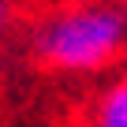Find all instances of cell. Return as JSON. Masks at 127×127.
I'll use <instances>...</instances> for the list:
<instances>
[{
	"instance_id": "7a4b0ae2",
	"label": "cell",
	"mask_w": 127,
	"mask_h": 127,
	"mask_svg": "<svg viewBox=\"0 0 127 127\" xmlns=\"http://www.w3.org/2000/svg\"><path fill=\"white\" fill-rule=\"evenodd\" d=\"M97 127H127V82H120L116 90L105 94V101L97 108Z\"/></svg>"
},
{
	"instance_id": "6da1fadb",
	"label": "cell",
	"mask_w": 127,
	"mask_h": 127,
	"mask_svg": "<svg viewBox=\"0 0 127 127\" xmlns=\"http://www.w3.org/2000/svg\"><path fill=\"white\" fill-rule=\"evenodd\" d=\"M123 34L127 26L116 11L82 8V11H67L45 23V30L37 34V52L52 67L86 71V67H101L105 60L116 56V49L123 45Z\"/></svg>"
},
{
	"instance_id": "3957f363",
	"label": "cell",
	"mask_w": 127,
	"mask_h": 127,
	"mask_svg": "<svg viewBox=\"0 0 127 127\" xmlns=\"http://www.w3.org/2000/svg\"><path fill=\"white\" fill-rule=\"evenodd\" d=\"M4 23H8V4L0 0V26H4Z\"/></svg>"
}]
</instances>
